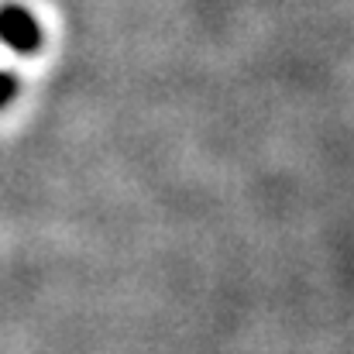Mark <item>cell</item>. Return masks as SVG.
I'll return each instance as SVG.
<instances>
[{"instance_id": "obj_1", "label": "cell", "mask_w": 354, "mask_h": 354, "mask_svg": "<svg viewBox=\"0 0 354 354\" xmlns=\"http://www.w3.org/2000/svg\"><path fill=\"white\" fill-rule=\"evenodd\" d=\"M0 41L17 55H35L41 45V28L31 17V10L17 3H3L0 7Z\"/></svg>"}, {"instance_id": "obj_2", "label": "cell", "mask_w": 354, "mask_h": 354, "mask_svg": "<svg viewBox=\"0 0 354 354\" xmlns=\"http://www.w3.org/2000/svg\"><path fill=\"white\" fill-rule=\"evenodd\" d=\"M14 93H17V80L10 73H0V107H7L14 100Z\"/></svg>"}]
</instances>
